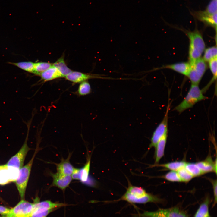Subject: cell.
Returning a JSON list of instances; mask_svg holds the SVG:
<instances>
[{
	"label": "cell",
	"mask_w": 217,
	"mask_h": 217,
	"mask_svg": "<svg viewBox=\"0 0 217 217\" xmlns=\"http://www.w3.org/2000/svg\"><path fill=\"white\" fill-rule=\"evenodd\" d=\"M128 181V187L125 193L120 198L113 202L123 200L132 204H146L162 201L157 196L148 193L143 188L133 186L129 181Z\"/></svg>",
	"instance_id": "cell-1"
},
{
	"label": "cell",
	"mask_w": 217,
	"mask_h": 217,
	"mask_svg": "<svg viewBox=\"0 0 217 217\" xmlns=\"http://www.w3.org/2000/svg\"><path fill=\"white\" fill-rule=\"evenodd\" d=\"M187 34L190 42L189 62L191 64L200 58L205 50V45L202 35L198 31L188 32Z\"/></svg>",
	"instance_id": "cell-2"
},
{
	"label": "cell",
	"mask_w": 217,
	"mask_h": 217,
	"mask_svg": "<svg viewBox=\"0 0 217 217\" xmlns=\"http://www.w3.org/2000/svg\"><path fill=\"white\" fill-rule=\"evenodd\" d=\"M203 91L200 89L198 85L191 84L186 96L174 110L181 113L185 110L191 108L198 102L206 99L207 98L203 94Z\"/></svg>",
	"instance_id": "cell-3"
},
{
	"label": "cell",
	"mask_w": 217,
	"mask_h": 217,
	"mask_svg": "<svg viewBox=\"0 0 217 217\" xmlns=\"http://www.w3.org/2000/svg\"><path fill=\"white\" fill-rule=\"evenodd\" d=\"M39 147L37 146L33 155L30 160L19 170L18 177L15 182L16 184L21 200L24 199L25 191L29 179L31 168L35 157L38 151Z\"/></svg>",
	"instance_id": "cell-4"
},
{
	"label": "cell",
	"mask_w": 217,
	"mask_h": 217,
	"mask_svg": "<svg viewBox=\"0 0 217 217\" xmlns=\"http://www.w3.org/2000/svg\"><path fill=\"white\" fill-rule=\"evenodd\" d=\"M190 64V67L187 76L191 84L198 85L207 68L206 61L200 58Z\"/></svg>",
	"instance_id": "cell-5"
},
{
	"label": "cell",
	"mask_w": 217,
	"mask_h": 217,
	"mask_svg": "<svg viewBox=\"0 0 217 217\" xmlns=\"http://www.w3.org/2000/svg\"><path fill=\"white\" fill-rule=\"evenodd\" d=\"M33 203L22 200L14 207L0 217H30L33 208Z\"/></svg>",
	"instance_id": "cell-6"
},
{
	"label": "cell",
	"mask_w": 217,
	"mask_h": 217,
	"mask_svg": "<svg viewBox=\"0 0 217 217\" xmlns=\"http://www.w3.org/2000/svg\"><path fill=\"white\" fill-rule=\"evenodd\" d=\"M134 217H188L178 208L160 209L152 212L144 211L142 213L134 215Z\"/></svg>",
	"instance_id": "cell-7"
},
{
	"label": "cell",
	"mask_w": 217,
	"mask_h": 217,
	"mask_svg": "<svg viewBox=\"0 0 217 217\" xmlns=\"http://www.w3.org/2000/svg\"><path fill=\"white\" fill-rule=\"evenodd\" d=\"M30 123H28V124H27L28 127L27 133L24 143L17 153L8 160L6 164L8 166L16 168L19 170L23 166L26 156L28 152L31 149L27 144V140Z\"/></svg>",
	"instance_id": "cell-8"
},
{
	"label": "cell",
	"mask_w": 217,
	"mask_h": 217,
	"mask_svg": "<svg viewBox=\"0 0 217 217\" xmlns=\"http://www.w3.org/2000/svg\"><path fill=\"white\" fill-rule=\"evenodd\" d=\"M170 104L168 102L166 112L164 118L154 131L152 136L151 143L149 149L155 147L160 140L165 134L168 133V114L170 109Z\"/></svg>",
	"instance_id": "cell-9"
},
{
	"label": "cell",
	"mask_w": 217,
	"mask_h": 217,
	"mask_svg": "<svg viewBox=\"0 0 217 217\" xmlns=\"http://www.w3.org/2000/svg\"><path fill=\"white\" fill-rule=\"evenodd\" d=\"M50 174L53 179L52 186L57 187L63 191L68 186L72 179L71 175H61L57 172H50Z\"/></svg>",
	"instance_id": "cell-10"
},
{
	"label": "cell",
	"mask_w": 217,
	"mask_h": 217,
	"mask_svg": "<svg viewBox=\"0 0 217 217\" xmlns=\"http://www.w3.org/2000/svg\"><path fill=\"white\" fill-rule=\"evenodd\" d=\"M65 78L67 80L74 83H81L91 79L107 78L98 75L86 74L73 71L66 75Z\"/></svg>",
	"instance_id": "cell-11"
},
{
	"label": "cell",
	"mask_w": 217,
	"mask_h": 217,
	"mask_svg": "<svg viewBox=\"0 0 217 217\" xmlns=\"http://www.w3.org/2000/svg\"><path fill=\"white\" fill-rule=\"evenodd\" d=\"M195 16L205 24L213 27L216 31L217 13L213 14H208L205 11H200L195 12Z\"/></svg>",
	"instance_id": "cell-12"
},
{
	"label": "cell",
	"mask_w": 217,
	"mask_h": 217,
	"mask_svg": "<svg viewBox=\"0 0 217 217\" xmlns=\"http://www.w3.org/2000/svg\"><path fill=\"white\" fill-rule=\"evenodd\" d=\"M71 155V154H69L66 159L62 158L59 163L56 164L57 173L63 175H71L74 168L70 162Z\"/></svg>",
	"instance_id": "cell-13"
},
{
	"label": "cell",
	"mask_w": 217,
	"mask_h": 217,
	"mask_svg": "<svg viewBox=\"0 0 217 217\" xmlns=\"http://www.w3.org/2000/svg\"><path fill=\"white\" fill-rule=\"evenodd\" d=\"M38 198L33 202V208L30 217H46L51 212L55 210L49 209L42 206Z\"/></svg>",
	"instance_id": "cell-14"
},
{
	"label": "cell",
	"mask_w": 217,
	"mask_h": 217,
	"mask_svg": "<svg viewBox=\"0 0 217 217\" xmlns=\"http://www.w3.org/2000/svg\"><path fill=\"white\" fill-rule=\"evenodd\" d=\"M203 174L214 171L216 173V159L213 162L210 156L208 157L204 161L196 163Z\"/></svg>",
	"instance_id": "cell-15"
},
{
	"label": "cell",
	"mask_w": 217,
	"mask_h": 217,
	"mask_svg": "<svg viewBox=\"0 0 217 217\" xmlns=\"http://www.w3.org/2000/svg\"><path fill=\"white\" fill-rule=\"evenodd\" d=\"M167 134H165L157 143L155 146L154 158L155 164L156 165L164 156L166 143Z\"/></svg>",
	"instance_id": "cell-16"
},
{
	"label": "cell",
	"mask_w": 217,
	"mask_h": 217,
	"mask_svg": "<svg viewBox=\"0 0 217 217\" xmlns=\"http://www.w3.org/2000/svg\"><path fill=\"white\" fill-rule=\"evenodd\" d=\"M39 75L41 79L44 81L63 77L59 70L53 64L48 69L41 73Z\"/></svg>",
	"instance_id": "cell-17"
},
{
	"label": "cell",
	"mask_w": 217,
	"mask_h": 217,
	"mask_svg": "<svg viewBox=\"0 0 217 217\" xmlns=\"http://www.w3.org/2000/svg\"><path fill=\"white\" fill-rule=\"evenodd\" d=\"M190 67L189 62H180L164 66L159 68H167L173 70L187 76Z\"/></svg>",
	"instance_id": "cell-18"
},
{
	"label": "cell",
	"mask_w": 217,
	"mask_h": 217,
	"mask_svg": "<svg viewBox=\"0 0 217 217\" xmlns=\"http://www.w3.org/2000/svg\"><path fill=\"white\" fill-rule=\"evenodd\" d=\"M210 200L207 197L200 205L196 211L194 217H211L209 212V205Z\"/></svg>",
	"instance_id": "cell-19"
},
{
	"label": "cell",
	"mask_w": 217,
	"mask_h": 217,
	"mask_svg": "<svg viewBox=\"0 0 217 217\" xmlns=\"http://www.w3.org/2000/svg\"><path fill=\"white\" fill-rule=\"evenodd\" d=\"M11 182L10 171L7 164L0 165V185H4Z\"/></svg>",
	"instance_id": "cell-20"
},
{
	"label": "cell",
	"mask_w": 217,
	"mask_h": 217,
	"mask_svg": "<svg viewBox=\"0 0 217 217\" xmlns=\"http://www.w3.org/2000/svg\"><path fill=\"white\" fill-rule=\"evenodd\" d=\"M52 64L57 68L63 77H65L73 71L67 66L63 56L59 58Z\"/></svg>",
	"instance_id": "cell-21"
},
{
	"label": "cell",
	"mask_w": 217,
	"mask_h": 217,
	"mask_svg": "<svg viewBox=\"0 0 217 217\" xmlns=\"http://www.w3.org/2000/svg\"><path fill=\"white\" fill-rule=\"evenodd\" d=\"M91 156H89L84 166L80 169L79 180L82 182H85L87 181L89 176L91 161Z\"/></svg>",
	"instance_id": "cell-22"
},
{
	"label": "cell",
	"mask_w": 217,
	"mask_h": 217,
	"mask_svg": "<svg viewBox=\"0 0 217 217\" xmlns=\"http://www.w3.org/2000/svg\"><path fill=\"white\" fill-rule=\"evenodd\" d=\"M186 162L184 161H176L164 164L158 165L161 166L171 171H177L181 168L184 167Z\"/></svg>",
	"instance_id": "cell-23"
},
{
	"label": "cell",
	"mask_w": 217,
	"mask_h": 217,
	"mask_svg": "<svg viewBox=\"0 0 217 217\" xmlns=\"http://www.w3.org/2000/svg\"><path fill=\"white\" fill-rule=\"evenodd\" d=\"M8 63L17 67L28 72L33 73L34 63L31 61H23L18 62H8Z\"/></svg>",
	"instance_id": "cell-24"
},
{
	"label": "cell",
	"mask_w": 217,
	"mask_h": 217,
	"mask_svg": "<svg viewBox=\"0 0 217 217\" xmlns=\"http://www.w3.org/2000/svg\"><path fill=\"white\" fill-rule=\"evenodd\" d=\"M52 65V64L46 62L35 63L33 73L39 75L41 73L50 68Z\"/></svg>",
	"instance_id": "cell-25"
},
{
	"label": "cell",
	"mask_w": 217,
	"mask_h": 217,
	"mask_svg": "<svg viewBox=\"0 0 217 217\" xmlns=\"http://www.w3.org/2000/svg\"><path fill=\"white\" fill-rule=\"evenodd\" d=\"M217 49L216 46H213L205 50L203 59L206 62L217 58Z\"/></svg>",
	"instance_id": "cell-26"
},
{
	"label": "cell",
	"mask_w": 217,
	"mask_h": 217,
	"mask_svg": "<svg viewBox=\"0 0 217 217\" xmlns=\"http://www.w3.org/2000/svg\"><path fill=\"white\" fill-rule=\"evenodd\" d=\"M184 167L193 177L198 176L203 174L196 163H186Z\"/></svg>",
	"instance_id": "cell-27"
},
{
	"label": "cell",
	"mask_w": 217,
	"mask_h": 217,
	"mask_svg": "<svg viewBox=\"0 0 217 217\" xmlns=\"http://www.w3.org/2000/svg\"><path fill=\"white\" fill-rule=\"evenodd\" d=\"M91 88L90 85L87 81L81 83L77 91L78 94L81 96H85L90 93Z\"/></svg>",
	"instance_id": "cell-28"
},
{
	"label": "cell",
	"mask_w": 217,
	"mask_h": 217,
	"mask_svg": "<svg viewBox=\"0 0 217 217\" xmlns=\"http://www.w3.org/2000/svg\"><path fill=\"white\" fill-rule=\"evenodd\" d=\"M217 58L214 59L209 62V66L210 71L213 75V78L210 81V82L206 86L208 87H209L210 85L212 84V82L215 80H216L217 79Z\"/></svg>",
	"instance_id": "cell-29"
},
{
	"label": "cell",
	"mask_w": 217,
	"mask_h": 217,
	"mask_svg": "<svg viewBox=\"0 0 217 217\" xmlns=\"http://www.w3.org/2000/svg\"><path fill=\"white\" fill-rule=\"evenodd\" d=\"M177 172L181 181L187 182L193 178L184 167L181 168Z\"/></svg>",
	"instance_id": "cell-30"
},
{
	"label": "cell",
	"mask_w": 217,
	"mask_h": 217,
	"mask_svg": "<svg viewBox=\"0 0 217 217\" xmlns=\"http://www.w3.org/2000/svg\"><path fill=\"white\" fill-rule=\"evenodd\" d=\"M164 177L165 179L170 181H181L177 172L176 171H171L167 173Z\"/></svg>",
	"instance_id": "cell-31"
},
{
	"label": "cell",
	"mask_w": 217,
	"mask_h": 217,
	"mask_svg": "<svg viewBox=\"0 0 217 217\" xmlns=\"http://www.w3.org/2000/svg\"><path fill=\"white\" fill-rule=\"evenodd\" d=\"M217 0H211L205 11L208 14H213L217 13Z\"/></svg>",
	"instance_id": "cell-32"
},
{
	"label": "cell",
	"mask_w": 217,
	"mask_h": 217,
	"mask_svg": "<svg viewBox=\"0 0 217 217\" xmlns=\"http://www.w3.org/2000/svg\"><path fill=\"white\" fill-rule=\"evenodd\" d=\"M212 184L213 190V194L214 196V202L213 205L214 206L216 203L217 202V183L216 180H210Z\"/></svg>",
	"instance_id": "cell-33"
},
{
	"label": "cell",
	"mask_w": 217,
	"mask_h": 217,
	"mask_svg": "<svg viewBox=\"0 0 217 217\" xmlns=\"http://www.w3.org/2000/svg\"><path fill=\"white\" fill-rule=\"evenodd\" d=\"M80 169L74 168L71 177L72 179L79 180Z\"/></svg>",
	"instance_id": "cell-34"
},
{
	"label": "cell",
	"mask_w": 217,
	"mask_h": 217,
	"mask_svg": "<svg viewBox=\"0 0 217 217\" xmlns=\"http://www.w3.org/2000/svg\"><path fill=\"white\" fill-rule=\"evenodd\" d=\"M10 209V208L0 205V214L1 215L6 214Z\"/></svg>",
	"instance_id": "cell-35"
}]
</instances>
